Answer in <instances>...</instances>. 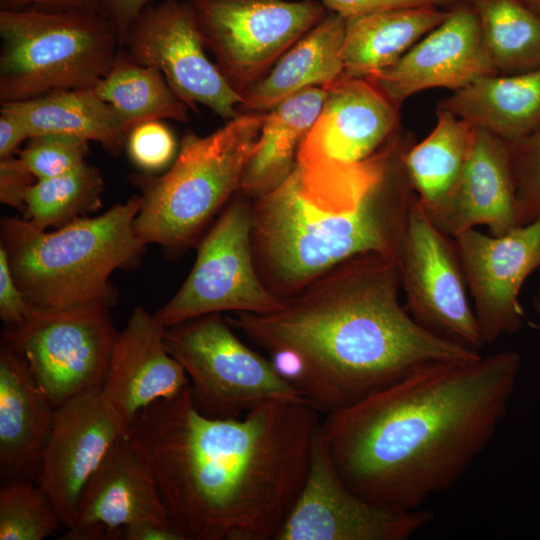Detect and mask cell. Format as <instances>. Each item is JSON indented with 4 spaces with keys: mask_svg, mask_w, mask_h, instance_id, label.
<instances>
[{
    "mask_svg": "<svg viewBox=\"0 0 540 540\" xmlns=\"http://www.w3.org/2000/svg\"><path fill=\"white\" fill-rule=\"evenodd\" d=\"M320 414L300 399L212 418L188 385L143 409L127 438L183 540H276L304 483Z\"/></svg>",
    "mask_w": 540,
    "mask_h": 540,
    "instance_id": "cell-1",
    "label": "cell"
},
{
    "mask_svg": "<svg viewBox=\"0 0 540 540\" xmlns=\"http://www.w3.org/2000/svg\"><path fill=\"white\" fill-rule=\"evenodd\" d=\"M520 364L513 351L430 364L324 415L338 473L371 503L422 508L455 485L491 441Z\"/></svg>",
    "mask_w": 540,
    "mask_h": 540,
    "instance_id": "cell-2",
    "label": "cell"
},
{
    "mask_svg": "<svg viewBox=\"0 0 540 540\" xmlns=\"http://www.w3.org/2000/svg\"><path fill=\"white\" fill-rule=\"evenodd\" d=\"M400 288L399 262L366 253L327 271L277 311L226 320L268 351L297 352L308 372L305 398L326 415L427 365L481 357L421 326L401 305Z\"/></svg>",
    "mask_w": 540,
    "mask_h": 540,
    "instance_id": "cell-3",
    "label": "cell"
},
{
    "mask_svg": "<svg viewBox=\"0 0 540 540\" xmlns=\"http://www.w3.org/2000/svg\"><path fill=\"white\" fill-rule=\"evenodd\" d=\"M398 135L368 160L299 164L252 203L251 243L263 284L290 298L342 262L366 253L400 261L414 196Z\"/></svg>",
    "mask_w": 540,
    "mask_h": 540,
    "instance_id": "cell-4",
    "label": "cell"
},
{
    "mask_svg": "<svg viewBox=\"0 0 540 540\" xmlns=\"http://www.w3.org/2000/svg\"><path fill=\"white\" fill-rule=\"evenodd\" d=\"M141 204L135 195L52 231L25 218H3L0 245L27 301L40 309L110 304L109 277L135 262L145 246L134 226Z\"/></svg>",
    "mask_w": 540,
    "mask_h": 540,
    "instance_id": "cell-5",
    "label": "cell"
},
{
    "mask_svg": "<svg viewBox=\"0 0 540 540\" xmlns=\"http://www.w3.org/2000/svg\"><path fill=\"white\" fill-rule=\"evenodd\" d=\"M265 112L239 114L206 136L188 131L171 168L138 177L142 204L135 232L143 244L191 245L214 214L238 192Z\"/></svg>",
    "mask_w": 540,
    "mask_h": 540,
    "instance_id": "cell-6",
    "label": "cell"
},
{
    "mask_svg": "<svg viewBox=\"0 0 540 540\" xmlns=\"http://www.w3.org/2000/svg\"><path fill=\"white\" fill-rule=\"evenodd\" d=\"M0 39L1 104L94 87L121 47L102 14L40 6L1 9Z\"/></svg>",
    "mask_w": 540,
    "mask_h": 540,
    "instance_id": "cell-7",
    "label": "cell"
},
{
    "mask_svg": "<svg viewBox=\"0 0 540 540\" xmlns=\"http://www.w3.org/2000/svg\"><path fill=\"white\" fill-rule=\"evenodd\" d=\"M164 342L188 378L197 409L212 418H237L274 400L306 399L253 351L220 313L165 327Z\"/></svg>",
    "mask_w": 540,
    "mask_h": 540,
    "instance_id": "cell-8",
    "label": "cell"
},
{
    "mask_svg": "<svg viewBox=\"0 0 540 540\" xmlns=\"http://www.w3.org/2000/svg\"><path fill=\"white\" fill-rule=\"evenodd\" d=\"M109 305L34 308L3 339L24 359L37 385L55 409L69 398L102 387L118 333Z\"/></svg>",
    "mask_w": 540,
    "mask_h": 540,
    "instance_id": "cell-9",
    "label": "cell"
},
{
    "mask_svg": "<svg viewBox=\"0 0 540 540\" xmlns=\"http://www.w3.org/2000/svg\"><path fill=\"white\" fill-rule=\"evenodd\" d=\"M251 226L252 203L239 193L202 239L180 289L155 314L164 327L214 313L267 314L284 306L286 299L259 277Z\"/></svg>",
    "mask_w": 540,
    "mask_h": 540,
    "instance_id": "cell-10",
    "label": "cell"
},
{
    "mask_svg": "<svg viewBox=\"0 0 540 540\" xmlns=\"http://www.w3.org/2000/svg\"><path fill=\"white\" fill-rule=\"evenodd\" d=\"M205 47L242 94L326 15L315 0H187Z\"/></svg>",
    "mask_w": 540,
    "mask_h": 540,
    "instance_id": "cell-11",
    "label": "cell"
},
{
    "mask_svg": "<svg viewBox=\"0 0 540 540\" xmlns=\"http://www.w3.org/2000/svg\"><path fill=\"white\" fill-rule=\"evenodd\" d=\"M433 518L428 509L380 506L351 490L333 463L320 422L304 483L276 540H406Z\"/></svg>",
    "mask_w": 540,
    "mask_h": 540,
    "instance_id": "cell-12",
    "label": "cell"
},
{
    "mask_svg": "<svg viewBox=\"0 0 540 540\" xmlns=\"http://www.w3.org/2000/svg\"><path fill=\"white\" fill-rule=\"evenodd\" d=\"M439 230L414 194L399 261L407 310L424 328L480 351L486 344L468 300L454 238Z\"/></svg>",
    "mask_w": 540,
    "mask_h": 540,
    "instance_id": "cell-13",
    "label": "cell"
},
{
    "mask_svg": "<svg viewBox=\"0 0 540 540\" xmlns=\"http://www.w3.org/2000/svg\"><path fill=\"white\" fill-rule=\"evenodd\" d=\"M121 46L138 64L161 71L189 108L205 105L228 120L239 115L243 97L206 56L187 0L148 5L129 27Z\"/></svg>",
    "mask_w": 540,
    "mask_h": 540,
    "instance_id": "cell-14",
    "label": "cell"
},
{
    "mask_svg": "<svg viewBox=\"0 0 540 540\" xmlns=\"http://www.w3.org/2000/svg\"><path fill=\"white\" fill-rule=\"evenodd\" d=\"M121 437L102 387L79 393L54 409L36 484L64 527L72 526L86 483Z\"/></svg>",
    "mask_w": 540,
    "mask_h": 540,
    "instance_id": "cell-15",
    "label": "cell"
},
{
    "mask_svg": "<svg viewBox=\"0 0 540 540\" xmlns=\"http://www.w3.org/2000/svg\"><path fill=\"white\" fill-rule=\"evenodd\" d=\"M454 241L485 343L517 332L524 317L520 292L538 268L540 219L500 236L469 229Z\"/></svg>",
    "mask_w": 540,
    "mask_h": 540,
    "instance_id": "cell-16",
    "label": "cell"
},
{
    "mask_svg": "<svg viewBox=\"0 0 540 540\" xmlns=\"http://www.w3.org/2000/svg\"><path fill=\"white\" fill-rule=\"evenodd\" d=\"M302 140L296 162L353 165L381 151L396 135L399 104L368 78L342 76Z\"/></svg>",
    "mask_w": 540,
    "mask_h": 540,
    "instance_id": "cell-17",
    "label": "cell"
},
{
    "mask_svg": "<svg viewBox=\"0 0 540 540\" xmlns=\"http://www.w3.org/2000/svg\"><path fill=\"white\" fill-rule=\"evenodd\" d=\"M494 73L478 19L460 0L443 22L394 64L368 79L400 105L421 91L446 88L453 92Z\"/></svg>",
    "mask_w": 540,
    "mask_h": 540,
    "instance_id": "cell-18",
    "label": "cell"
},
{
    "mask_svg": "<svg viewBox=\"0 0 540 540\" xmlns=\"http://www.w3.org/2000/svg\"><path fill=\"white\" fill-rule=\"evenodd\" d=\"M142 522L172 527L150 467L121 437L86 483L62 539H120L121 528Z\"/></svg>",
    "mask_w": 540,
    "mask_h": 540,
    "instance_id": "cell-19",
    "label": "cell"
},
{
    "mask_svg": "<svg viewBox=\"0 0 540 540\" xmlns=\"http://www.w3.org/2000/svg\"><path fill=\"white\" fill-rule=\"evenodd\" d=\"M164 329L155 314L137 307L115 341L102 393L124 437L143 409L189 385L165 345Z\"/></svg>",
    "mask_w": 540,
    "mask_h": 540,
    "instance_id": "cell-20",
    "label": "cell"
},
{
    "mask_svg": "<svg viewBox=\"0 0 540 540\" xmlns=\"http://www.w3.org/2000/svg\"><path fill=\"white\" fill-rule=\"evenodd\" d=\"M425 211L452 238L478 225L488 226L495 236L518 227L509 143L475 127L457 183L441 202Z\"/></svg>",
    "mask_w": 540,
    "mask_h": 540,
    "instance_id": "cell-21",
    "label": "cell"
},
{
    "mask_svg": "<svg viewBox=\"0 0 540 540\" xmlns=\"http://www.w3.org/2000/svg\"><path fill=\"white\" fill-rule=\"evenodd\" d=\"M54 408L24 359L2 343L0 351V476L3 483L37 482Z\"/></svg>",
    "mask_w": 540,
    "mask_h": 540,
    "instance_id": "cell-22",
    "label": "cell"
},
{
    "mask_svg": "<svg viewBox=\"0 0 540 540\" xmlns=\"http://www.w3.org/2000/svg\"><path fill=\"white\" fill-rule=\"evenodd\" d=\"M345 18L330 11L299 39L261 79L241 95V109L268 112L290 96L328 87L343 76Z\"/></svg>",
    "mask_w": 540,
    "mask_h": 540,
    "instance_id": "cell-23",
    "label": "cell"
},
{
    "mask_svg": "<svg viewBox=\"0 0 540 540\" xmlns=\"http://www.w3.org/2000/svg\"><path fill=\"white\" fill-rule=\"evenodd\" d=\"M437 108L514 143L540 127V68L484 75L453 91Z\"/></svg>",
    "mask_w": 540,
    "mask_h": 540,
    "instance_id": "cell-24",
    "label": "cell"
},
{
    "mask_svg": "<svg viewBox=\"0 0 540 540\" xmlns=\"http://www.w3.org/2000/svg\"><path fill=\"white\" fill-rule=\"evenodd\" d=\"M326 96L325 87L307 88L266 113L243 172L240 194L255 200L290 175L296 165L299 146L316 121Z\"/></svg>",
    "mask_w": 540,
    "mask_h": 540,
    "instance_id": "cell-25",
    "label": "cell"
},
{
    "mask_svg": "<svg viewBox=\"0 0 540 540\" xmlns=\"http://www.w3.org/2000/svg\"><path fill=\"white\" fill-rule=\"evenodd\" d=\"M450 9L412 7L345 19L344 77L370 78L443 22Z\"/></svg>",
    "mask_w": 540,
    "mask_h": 540,
    "instance_id": "cell-26",
    "label": "cell"
},
{
    "mask_svg": "<svg viewBox=\"0 0 540 540\" xmlns=\"http://www.w3.org/2000/svg\"><path fill=\"white\" fill-rule=\"evenodd\" d=\"M1 109L21 119L31 137L72 135L95 141L114 155L121 152L128 136L113 108L93 87L57 90L29 100L1 104Z\"/></svg>",
    "mask_w": 540,
    "mask_h": 540,
    "instance_id": "cell-27",
    "label": "cell"
},
{
    "mask_svg": "<svg viewBox=\"0 0 540 540\" xmlns=\"http://www.w3.org/2000/svg\"><path fill=\"white\" fill-rule=\"evenodd\" d=\"M474 134L475 126L448 110L437 108L436 123L430 133L406 148L404 169L425 210L441 202L454 188L469 156Z\"/></svg>",
    "mask_w": 540,
    "mask_h": 540,
    "instance_id": "cell-28",
    "label": "cell"
},
{
    "mask_svg": "<svg viewBox=\"0 0 540 540\" xmlns=\"http://www.w3.org/2000/svg\"><path fill=\"white\" fill-rule=\"evenodd\" d=\"M93 88L113 108L127 134L149 121L189 119V106L176 96L161 71L138 64L122 46L108 74Z\"/></svg>",
    "mask_w": 540,
    "mask_h": 540,
    "instance_id": "cell-29",
    "label": "cell"
},
{
    "mask_svg": "<svg viewBox=\"0 0 540 540\" xmlns=\"http://www.w3.org/2000/svg\"><path fill=\"white\" fill-rule=\"evenodd\" d=\"M474 11L495 71L540 68V16L520 0H463Z\"/></svg>",
    "mask_w": 540,
    "mask_h": 540,
    "instance_id": "cell-30",
    "label": "cell"
},
{
    "mask_svg": "<svg viewBox=\"0 0 540 540\" xmlns=\"http://www.w3.org/2000/svg\"><path fill=\"white\" fill-rule=\"evenodd\" d=\"M104 181L99 169L84 163L65 174L37 180L25 198L24 218L47 230L61 227L102 205Z\"/></svg>",
    "mask_w": 540,
    "mask_h": 540,
    "instance_id": "cell-31",
    "label": "cell"
},
{
    "mask_svg": "<svg viewBox=\"0 0 540 540\" xmlns=\"http://www.w3.org/2000/svg\"><path fill=\"white\" fill-rule=\"evenodd\" d=\"M62 522L34 481L15 480L0 489V540H43Z\"/></svg>",
    "mask_w": 540,
    "mask_h": 540,
    "instance_id": "cell-32",
    "label": "cell"
},
{
    "mask_svg": "<svg viewBox=\"0 0 540 540\" xmlns=\"http://www.w3.org/2000/svg\"><path fill=\"white\" fill-rule=\"evenodd\" d=\"M88 142L66 134L37 135L30 137L17 154L36 180H43L65 174L86 163Z\"/></svg>",
    "mask_w": 540,
    "mask_h": 540,
    "instance_id": "cell-33",
    "label": "cell"
},
{
    "mask_svg": "<svg viewBox=\"0 0 540 540\" xmlns=\"http://www.w3.org/2000/svg\"><path fill=\"white\" fill-rule=\"evenodd\" d=\"M509 147L519 227L540 219V127Z\"/></svg>",
    "mask_w": 540,
    "mask_h": 540,
    "instance_id": "cell-34",
    "label": "cell"
},
{
    "mask_svg": "<svg viewBox=\"0 0 540 540\" xmlns=\"http://www.w3.org/2000/svg\"><path fill=\"white\" fill-rule=\"evenodd\" d=\"M126 146L132 162L146 172L164 168L176 150L172 132L160 120L134 127L127 136Z\"/></svg>",
    "mask_w": 540,
    "mask_h": 540,
    "instance_id": "cell-35",
    "label": "cell"
},
{
    "mask_svg": "<svg viewBox=\"0 0 540 540\" xmlns=\"http://www.w3.org/2000/svg\"><path fill=\"white\" fill-rule=\"evenodd\" d=\"M323 5L342 17L350 18L386 10L437 7L451 9L460 0H321Z\"/></svg>",
    "mask_w": 540,
    "mask_h": 540,
    "instance_id": "cell-36",
    "label": "cell"
},
{
    "mask_svg": "<svg viewBox=\"0 0 540 540\" xmlns=\"http://www.w3.org/2000/svg\"><path fill=\"white\" fill-rule=\"evenodd\" d=\"M36 178L19 157L0 159V201L24 215L25 198Z\"/></svg>",
    "mask_w": 540,
    "mask_h": 540,
    "instance_id": "cell-37",
    "label": "cell"
},
{
    "mask_svg": "<svg viewBox=\"0 0 540 540\" xmlns=\"http://www.w3.org/2000/svg\"><path fill=\"white\" fill-rule=\"evenodd\" d=\"M14 280L5 249L0 245V317L7 326L21 324L33 311Z\"/></svg>",
    "mask_w": 540,
    "mask_h": 540,
    "instance_id": "cell-38",
    "label": "cell"
},
{
    "mask_svg": "<svg viewBox=\"0 0 540 540\" xmlns=\"http://www.w3.org/2000/svg\"><path fill=\"white\" fill-rule=\"evenodd\" d=\"M99 13L106 17L115 27L120 43L141 12L153 0H96Z\"/></svg>",
    "mask_w": 540,
    "mask_h": 540,
    "instance_id": "cell-39",
    "label": "cell"
},
{
    "mask_svg": "<svg viewBox=\"0 0 540 540\" xmlns=\"http://www.w3.org/2000/svg\"><path fill=\"white\" fill-rule=\"evenodd\" d=\"M269 352L271 354L269 360L278 376L299 390L305 397L308 372L302 357L297 352L287 348H276Z\"/></svg>",
    "mask_w": 540,
    "mask_h": 540,
    "instance_id": "cell-40",
    "label": "cell"
},
{
    "mask_svg": "<svg viewBox=\"0 0 540 540\" xmlns=\"http://www.w3.org/2000/svg\"><path fill=\"white\" fill-rule=\"evenodd\" d=\"M31 134L16 115L0 109V159L13 157L19 146L28 141Z\"/></svg>",
    "mask_w": 540,
    "mask_h": 540,
    "instance_id": "cell-41",
    "label": "cell"
},
{
    "mask_svg": "<svg viewBox=\"0 0 540 540\" xmlns=\"http://www.w3.org/2000/svg\"><path fill=\"white\" fill-rule=\"evenodd\" d=\"M120 539L124 540H183L172 527L150 522L127 525L120 530Z\"/></svg>",
    "mask_w": 540,
    "mask_h": 540,
    "instance_id": "cell-42",
    "label": "cell"
},
{
    "mask_svg": "<svg viewBox=\"0 0 540 540\" xmlns=\"http://www.w3.org/2000/svg\"><path fill=\"white\" fill-rule=\"evenodd\" d=\"M2 9H20L28 6H40L59 9H77L98 12L96 0H0Z\"/></svg>",
    "mask_w": 540,
    "mask_h": 540,
    "instance_id": "cell-43",
    "label": "cell"
},
{
    "mask_svg": "<svg viewBox=\"0 0 540 540\" xmlns=\"http://www.w3.org/2000/svg\"><path fill=\"white\" fill-rule=\"evenodd\" d=\"M520 1L540 16V0H520Z\"/></svg>",
    "mask_w": 540,
    "mask_h": 540,
    "instance_id": "cell-44",
    "label": "cell"
},
{
    "mask_svg": "<svg viewBox=\"0 0 540 540\" xmlns=\"http://www.w3.org/2000/svg\"><path fill=\"white\" fill-rule=\"evenodd\" d=\"M533 304H534V308H535V311L539 314L540 316V288L539 290L537 291V294L534 298V301H533Z\"/></svg>",
    "mask_w": 540,
    "mask_h": 540,
    "instance_id": "cell-45",
    "label": "cell"
},
{
    "mask_svg": "<svg viewBox=\"0 0 540 540\" xmlns=\"http://www.w3.org/2000/svg\"><path fill=\"white\" fill-rule=\"evenodd\" d=\"M537 264H538V267H540V250H539V254H538Z\"/></svg>",
    "mask_w": 540,
    "mask_h": 540,
    "instance_id": "cell-46",
    "label": "cell"
}]
</instances>
